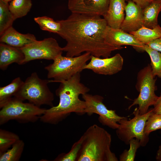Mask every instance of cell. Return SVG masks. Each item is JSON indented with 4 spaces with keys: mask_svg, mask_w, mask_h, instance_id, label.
<instances>
[{
    "mask_svg": "<svg viewBox=\"0 0 161 161\" xmlns=\"http://www.w3.org/2000/svg\"><path fill=\"white\" fill-rule=\"evenodd\" d=\"M109 2V0H68V7L71 13L103 17L107 11Z\"/></svg>",
    "mask_w": 161,
    "mask_h": 161,
    "instance_id": "7c38bea8",
    "label": "cell"
},
{
    "mask_svg": "<svg viewBox=\"0 0 161 161\" xmlns=\"http://www.w3.org/2000/svg\"><path fill=\"white\" fill-rule=\"evenodd\" d=\"M82 96L86 103L85 113L98 114V120L103 125L116 129L119 126V121L125 117L118 115L115 110L108 109L103 103V97L100 95L86 93Z\"/></svg>",
    "mask_w": 161,
    "mask_h": 161,
    "instance_id": "30bf717a",
    "label": "cell"
},
{
    "mask_svg": "<svg viewBox=\"0 0 161 161\" xmlns=\"http://www.w3.org/2000/svg\"><path fill=\"white\" fill-rule=\"evenodd\" d=\"M59 83L60 85L55 91L56 95L59 98V103L56 106L46 109L40 118L42 122L56 125L72 113L85 114L86 103L79 97L88 93L90 89L81 82L80 73Z\"/></svg>",
    "mask_w": 161,
    "mask_h": 161,
    "instance_id": "7a4b0ae2",
    "label": "cell"
},
{
    "mask_svg": "<svg viewBox=\"0 0 161 161\" xmlns=\"http://www.w3.org/2000/svg\"><path fill=\"white\" fill-rule=\"evenodd\" d=\"M58 21L61 29L58 34L67 42L62 47L66 56L88 52L95 57L106 58L112 51L123 48L106 42L104 34L108 24L100 16L72 13L66 19Z\"/></svg>",
    "mask_w": 161,
    "mask_h": 161,
    "instance_id": "6da1fadb",
    "label": "cell"
},
{
    "mask_svg": "<svg viewBox=\"0 0 161 161\" xmlns=\"http://www.w3.org/2000/svg\"><path fill=\"white\" fill-rule=\"evenodd\" d=\"M0 37L1 43L18 49L22 48L37 40L33 34L21 33L12 26L7 29Z\"/></svg>",
    "mask_w": 161,
    "mask_h": 161,
    "instance_id": "2e32d148",
    "label": "cell"
},
{
    "mask_svg": "<svg viewBox=\"0 0 161 161\" xmlns=\"http://www.w3.org/2000/svg\"><path fill=\"white\" fill-rule=\"evenodd\" d=\"M153 112V108L148 110L143 114H139L138 108L135 109L133 114L134 117L128 120L126 117L118 122L119 126L116 129V134L118 138L126 145L129 144L130 140L133 139H138L141 146L144 147L148 143L149 135L144 133L146 122Z\"/></svg>",
    "mask_w": 161,
    "mask_h": 161,
    "instance_id": "ba28073f",
    "label": "cell"
},
{
    "mask_svg": "<svg viewBox=\"0 0 161 161\" xmlns=\"http://www.w3.org/2000/svg\"><path fill=\"white\" fill-rule=\"evenodd\" d=\"M129 150H125L119 157L120 161H134L137 149L140 147L139 140L136 138L131 139L129 143Z\"/></svg>",
    "mask_w": 161,
    "mask_h": 161,
    "instance_id": "83f0119b",
    "label": "cell"
},
{
    "mask_svg": "<svg viewBox=\"0 0 161 161\" xmlns=\"http://www.w3.org/2000/svg\"><path fill=\"white\" fill-rule=\"evenodd\" d=\"M32 6L31 0H13L9 5V10L15 19L26 16Z\"/></svg>",
    "mask_w": 161,
    "mask_h": 161,
    "instance_id": "7402d4cb",
    "label": "cell"
},
{
    "mask_svg": "<svg viewBox=\"0 0 161 161\" xmlns=\"http://www.w3.org/2000/svg\"><path fill=\"white\" fill-rule=\"evenodd\" d=\"M82 141L80 138L72 145L71 150L68 153H62L59 155L54 160L55 161H75L81 148Z\"/></svg>",
    "mask_w": 161,
    "mask_h": 161,
    "instance_id": "4316f807",
    "label": "cell"
},
{
    "mask_svg": "<svg viewBox=\"0 0 161 161\" xmlns=\"http://www.w3.org/2000/svg\"><path fill=\"white\" fill-rule=\"evenodd\" d=\"M91 55L88 52L75 57L63 56L61 55L53 62L46 66L48 78H53L50 82H60L68 80L83 70L87 62L90 59Z\"/></svg>",
    "mask_w": 161,
    "mask_h": 161,
    "instance_id": "8992f818",
    "label": "cell"
},
{
    "mask_svg": "<svg viewBox=\"0 0 161 161\" xmlns=\"http://www.w3.org/2000/svg\"><path fill=\"white\" fill-rule=\"evenodd\" d=\"M154 106L153 108V113L157 114H161V93Z\"/></svg>",
    "mask_w": 161,
    "mask_h": 161,
    "instance_id": "4dcf8cb0",
    "label": "cell"
},
{
    "mask_svg": "<svg viewBox=\"0 0 161 161\" xmlns=\"http://www.w3.org/2000/svg\"><path fill=\"white\" fill-rule=\"evenodd\" d=\"M160 129H161V114H155L153 111L146 122L144 133L149 135L151 132Z\"/></svg>",
    "mask_w": 161,
    "mask_h": 161,
    "instance_id": "f1b7e54d",
    "label": "cell"
},
{
    "mask_svg": "<svg viewBox=\"0 0 161 161\" xmlns=\"http://www.w3.org/2000/svg\"><path fill=\"white\" fill-rule=\"evenodd\" d=\"M8 2L0 0V35L12 26L15 20L11 13Z\"/></svg>",
    "mask_w": 161,
    "mask_h": 161,
    "instance_id": "44dd1931",
    "label": "cell"
},
{
    "mask_svg": "<svg viewBox=\"0 0 161 161\" xmlns=\"http://www.w3.org/2000/svg\"><path fill=\"white\" fill-rule=\"evenodd\" d=\"M25 143L19 139L12 146V148L0 155V161H18L24 151Z\"/></svg>",
    "mask_w": 161,
    "mask_h": 161,
    "instance_id": "603a6c76",
    "label": "cell"
},
{
    "mask_svg": "<svg viewBox=\"0 0 161 161\" xmlns=\"http://www.w3.org/2000/svg\"><path fill=\"white\" fill-rule=\"evenodd\" d=\"M126 0H109L107 11L103 17L108 25L116 29L120 28L125 18Z\"/></svg>",
    "mask_w": 161,
    "mask_h": 161,
    "instance_id": "9a60e30c",
    "label": "cell"
},
{
    "mask_svg": "<svg viewBox=\"0 0 161 161\" xmlns=\"http://www.w3.org/2000/svg\"><path fill=\"white\" fill-rule=\"evenodd\" d=\"M81 137L82 143L76 161H118L110 149L111 135L103 128L93 124Z\"/></svg>",
    "mask_w": 161,
    "mask_h": 161,
    "instance_id": "3957f363",
    "label": "cell"
},
{
    "mask_svg": "<svg viewBox=\"0 0 161 161\" xmlns=\"http://www.w3.org/2000/svg\"><path fill=\"white\" fill-rule=\"evenodd\" d=\"M41 30L58 34L61 29V24L58 21H55L52 18L46 16L34 18Z\"/></svg>",
    "mask_w": 161,
    "mask_h": 161,
    "instance_id": "484cf974",
    "label": "cell"
},
{
    "mask_svg": "<svg viewBox=\"0 0 161 161\" xmlns=\"http://www.w3.org/2000/svg\"><path fill=\"white\" fill-rule=\"evenodd\" d=\"M20 139L17 134L0 129V155L7 151L16 141Z\"/></svg>",
    "mask_w": 161,
    "mask_h": 161,
    "instance_id": "d4e9b609",
    "label": "cell"
},
{
    "mask_svg": "<svg viewBox=\"0 0 161 161\" xmlns=\"http://www.w3.org/2000/svg\"><path fill=\"white\" fill-rule=\"evenodd\" d=\"M50 80L40 78L36 72L32 73L27 77L20 89L13 97L40 107L45 105L54 106V95L48 86Z\"/></svg>",
    "mask_w": 161,
    "mask_h": 161,
    "instance_id": "277c9868",
    "label": "cell"
},
{
    "mask_svg": "<svg viewBox=\"0 0 161 161\" xmlns=\"http://www.w3.org/2000/svg\"><path fill=\"white\" fill-rule=\"evenodd\" d=\"M20 49L24 55L23 64L37 59L54 60L61 55L62 47L55 38L50 37L36 40Z\"/></svg>",
    "mask_w": 161,
    "mask_h": 161,
    "instance_id": "9c48e42d",
    "label": "cell"
},
{
    "mask_svg": "<svg viewBox=\"0 0 161 161\" xmlns=\"http://www.w3.org/2000/svg\"><path fill=\"white\" fill-rule=\"evenodd\" d=\"M136 4L140 7L143 9L144 8L150 3L152 0H131Z\"/></svg>",
    "mask_w": 161,
    "mask_h": 161,
    "instance_id": "1f68e13d",
    "label": "cell"
},
{
    "mask_svg": "<svg viewBox=\"0 0 161 161\" xmlns=\"http://www.w3.org/2000/svg\"><path fill=\"white\" fill-rule=\"evenodd\" d=\"M161 11V1H153L143 9V26L152 29L158 25V17Z\"/></svg>",
    "mask_w": 161,
    "mask_h": 161,
    "instance_id": "ac0fdd59",
    "label": "cell"
},
{
    "mask_svg": "<svg viewBox=\"0 0 161 161\" xmlns=\"http://www.w3.org/2000/svg\"><path fill=\"white\" fill-rule=\"evenodd\" d=\"M104 38L106 43L114 46L123 47V45H130L138 51H144L143 48L145 44L120 28H114L108 25L104 32Z\"/></svg>",
    "mask_w": 161,
    "mask_h": 161,
    "instance_id": "4fadbf2b",
    "label": "cell"
},
{
    "mask_svg": "<svg viewBox=\"0 0 161 161\" xmlns=\"http://www.w3.org/2000/svg\"><path fill=\"white\" fill-rule=\"evenodd\" d=\"M140 42L146 44L161 36V27L158 25L151 29L144 26L136 31L130 32Z\"/></svg>",
    "mask_w": 161,
    "mask_h": 161,
    "instance_id": "d6986e66",
    "label": "cell"
},
{
    "mask_svg": "<svg viewBox=\"0 0 161 161\" xmlns=\"http://www.w3.org/2000/svg\"><path fill=\"white\" fill-rule=\"evenodd\" d=\"M90 60L84 67V69L91 70L99 75H109L120 71L124 62L123 58L119 53L111 57L103 58L91 55Z\"/></svg>",
    "mask_w": 161,
    "mask_h": 161,
    "instance_id": "8fae6325",
    "label": "cell"
},
{
    "mask_svg": "<svg viewBox=\"0 0 161 161\" xmlns=\"http://www.w3.org/2000/svg\"><path fill=\"white\" fill-rule=\"evenodd\" d=\"M24 55L19 49L4 43L0 44V68L6 70L13 63L23 64Z\"/></svg>",
    "mask_w": 161,
    "mask_h": 161,
    "instance_id": "e0dca14e",
    "label": "cell"
},
{
    "mask_svg": "<svg viewBox=\"0 0 161 161\" xmlns=\"http://www.w3.org/2000/svg\"><path fill=\"white\" fill-rule=\"evenodd\" d=\"M0 108V125L12 120L22 123L35 122L40 119L46 109L29 102L24 103L14 97Z\"/></svg>",
    "mask_w": 161,
    "mask_h": 161,
    "instance_id": "5b68a950",
    "label": "cell"
},
{
    "mask_svg": "<svg viewBox=\"0 0 161 161\" xmlns=\"http://www.w3.org/2000/svg\"><path fill=\"white\" fill-rule=\"evenodd\" d=\"M153 1H161V0H152Z\"/></svg>",
    "mask_w": 161,
    "mask_h": 161,
    "instance_id": "e575fe53",
    "label": "cell"
},
{
    "mask_svg": "<svg viewBox=\"0 0 161 161\" xmlns=\"http://www.w3.org/2000/svg\"><path fill=\"white\" fill-rule=\"evenodd\" d=\"M126 16L120 29L128 32L137 30L143 25V9L131 0L126 4Z\"/></svg>",
    "mask_w": 161,
    "mask_h": 161,
    "instance_id": "5bb4252c",
    "label": "cell"
},
{
    "mask_svg": "<svg viewBox=\"0 0 161 161\" xmlns=\"http://www.w3.org/2000/svg\"><path fill=\"white\" fill-rule=\"evenodd\" d=\"M4 1L6 2H8L10 1H11V0H3Z\"/></svg>",
    "mask_w": 161,
    "mask_h": 161,
    "instance_id": "836d02e7",
    "label": "cell"
},
{
    "mask_svg": "<svg viewBox=\"0 0 161 161\" xmlns=\"http://www.w3.org/2000/svg\"><path fill=\"white\" fill-rule=\"evenodd\" d=\"M146 44L152 49L161 52V36Z\"/></svg>",
    "mask_w": 161,
    "mask_h": 161,
    "instance_id": "f546056e",
    "label": "cell"
},
{
    "mask_svg": "<svg viewBox=\"0 0 161 161\" xmlns=\"http://www.w3.org/2000/svg\"><path fill=\"white\" fill-rule=\"evenodd\" d=\"M24 81L20 78L14 79L9 84L0 88V108L14 96L20 89Z\"/></svg>",
    "mask_w": 161,
    "mask_h": 161,
    "instance_id": "ffe728a7",
    "label": "cell"
},
{
    "mask_svg": "<svg viewBox=\"0 0 161 161\" xmlns=\"http://www.w3.org/2000/svg\"><path fill=\"white\" fill-rule=\"evenodd\" d=\"M155 77L149 64L138 72L135 87L139 94L128 107L129 110L133 106L138 105L139 114H143L147 112L150 106L156 103L158 96L155 94L157 87Z\"/></svg>",
    "mask_w": 161,
    "mask_h": 161,
    "instance_id": "52a82bcc",
    "label": "cell"
},
{
    "mask_svg": "<svg viewBox=\"0 0 161 161\" xmlns=\"http://www.w3.org/2000/svg\"><path fill=\"white\" fill-rule=\"evenodd\" d=\"M156 158L157 161H161V145L159 146L157 151Z\"/></svg>",
    "mask_w": 161,
    "mask_h": 161,
    "instance_id": "d6a6232c",
    "label": "cell"
},
{
    "mask_svg": "<svg viewBox=\"0 0 161 161\" xmlns=\"http://www.w3.org/2000/svg\"><path fill=\"white\" fill-rule=\"evenodd\" d=\"M144 51L149 55L151 60V71L154 77L161 78V53L152 49L147 44L143 47Z\"/></svg>",
    "mask_w": 161,
    "mask_h": 161,
    "instance_id": "cb8c5ba5",
    "label": "cell"
}]
</instances>
